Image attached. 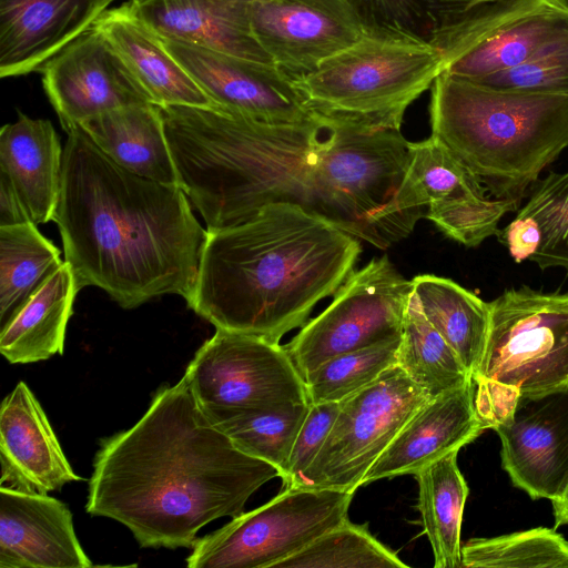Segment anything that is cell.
Masks as SVG:
<instances>
[{
	"mask_svg": "<svg viewBox=\"0 0 568 568\" xmlns=\"http://www.w3.org/2000/svg\"><path fill=\"white\" fill-rule=\"evenodd\" d=\"M274 477L210 422L183 376L132 427L101 440L85 510L126 526L141 547L192 548L202 527L244 513Z\"/></svg>",
	"mask_w": 568,
	"mask_h": 568,
	"instance_id": "cell-1",
	"label": "cell"
},
{
	"mask_svg": "<svg viewBox=\"0 0 568 568\" xmlns=\"http://www.w3.org/2000/svg\"><path fill=\"white\" fill-rule=\"evenodd\" d=\"M67 134L52 221L79 290L98 286L125 310L165 294L186 301L207 231L182 187L122 168L79 125Z\"/></svg>",
	"mask_w": 568,
	"mask_h": 568,
	"instance_id": "cell-2",
	"label": "cell"
},
{
	"mask_svg": "<svg viewBox=\"0 0 568 568\" xmlns=\"http://www.w3.org/2000/svg\"><path fill=\"white\" fill-rule=\"evenodd\" d=\"M361 252L359 239L326 219L300 204L272 203L207 231L186 303L215 328L280 343L336 293Z\"/></svg>",
	"mask_w": 568,
	"mask_h": 568,
	"instance_id": "cell-3",
	"label": "cell"
},
{
	"mask_svg": "<svg viewBox=\"0 0 568 568\" xmlns=\"http://www.w3.org/2000/svg\"><path fill=\"white\" fill-rule=\"evenodd\" d=\"M160 110L180 185L207 231L242 223L276 202L327 220L320 162L328 120L270 123L196 106Z\"/></svg>",
	"mask_w": 568,
	"mask_h": 568,
	"instance_id": "cell-4",
	"label": "cell"
},
{
	"mask_svg": "<svg viewBox=\"0 0 568 568\" xmlns=\"http://www.w3.org/2000/svg\"><path fill=\"white\" fill-rule=\"evenodd\" d=\"M432 134L493 197L520 205L568 148V97L500 90L443 71L432 85Z\"/></svg>",
	"mask_w": 568,
	"mask_h": 568,
	"instance_id": "cell-5",
	"label": "cell"
},
{
	"mask_svg": "<svg viewBox=\"0 0 568 568\" xmlns=\"http://www.w3.org/2000/svg\"><path fill=\"white\" fill-rule=\"evenodd\" d=\"M488 306L485 349L471 378L477 414L493 428L519 396L568 388V293L523 285Z\"/></svg>",
	"mask_w": 568,
	"mask_h": 568,
	"instance_id": "cell-6",
	"label": "cell"
},
{
	"mask_svg": "<svg viewBox=\"0 0 568 568\" xmlns=\"http://www.w3.org/2000/svg\"><path fill=\"white\" fill-rule=\"evenodd\" d=\"M445 65L432 47L365 36L293 82L322 119L400 130L407 108Z\"/></svg>",
	"mask_w": 568,
	"mask_h": 568,
	"instance_id": "cell-7",
	"label": "cell"
},
{
	"mask_svg": "<svg viewBox=\"0 0 568 568\" xmlns=\"http://www.w3.org/2000/svg\"><path fill=\"white\" fill-rule=\"evenodd\" d=\"M329 122L320 165L331 221L359 240L387 248L408 236L417 223L395 204L410 142L396 129Z\"/></svg>",
	"mask_w": 568,
	"mask_h": 568,
	"instance_id": "cell-8",
	"label": "cell"
},
{
	"mask_svg": "<svg viewBox=\"0 0 568 568\" xmlns=\"http://www.w3.org/2000/svg\"><path fill=\"white\" fill-rule=\"evenodd\" d=\"M354 493L285 487L268 503L196 538L190 568H275L347 517Z\"/></svg>",
	"mask_w": 568,
	"mask_h": 568,
	"instance_id": "cell-9",
	"label": "cell"
},
{
	"mask_svg": "<svg viewBox=\"0 0 568 568\" xmlns=\"http://www.w3.org/2000/svg\"><path fill=\"white\" fill-rule=\"evenodd\" d=\"M412 293L413 281L386 255L353 271L331 304L285 345L303 379L335 356L400 338Z\"/></svg>",
	"mask_w": 568,
	"mask_h": 568,
	"instance_id": "cell-10",
	"label": "cell"
},
{
	"mask_svg": "<svg viewBox=\"0 0 568 568\" xmlns=\"http://www.w3.org/2000/svg\"><path fill=\"white\" fill-rule=\"evenodd\" d=\"M429 399L398 365L390 367L339 402L323 447L291 486L354 493L405 423Z\"/></svg>",
	"mask_w": 568,
	"mask_h": 568,
	"instance_id": "cell-11",
	"label": "cell"
},
{
	"mask_svg": "<svg viewBox=\"0 0 568 568\" xmlns=\"http://www.w3.org/2000/svg\"><path fill=\"white\" fill-rule=\"evenodd\" d=\"M202 410L310 404L285 346L216 328L183 375Z\"/></svg>",
	"mask_w": 568,
	"mask_h": 568,
	"instance_id": "cell-12",
	"label": "cell"
},
{
	"mask_svg": "<svg viewBox=\"0 0 568 568\" xmlns=\"http://www.w3.org/2000/svg\"><path fill=\"white\" fill-rule=\"evenodd\" d=\"M368 37L439 51L446 65L540 0H344ZM445 65V68H446Z\"/></svg>",
	"mask_w": 568,
	"mask_h": 568,
	"instance_id": "cell-13",
	"label": "cell"
},
{
	"mask_svg": "<svg viewBox=\"0 0 568 568\" xmlns=\"http://www.w3.org/2000/svg\"><path fill=\"white\" fill-rule=\"evenodd\" d=\"M162 39L221 111L270 123L322 120L308 109L293 79L277 67Z\"/></svg>",
	"mask_w": 568,
	"mask_h": 568,
	"instance_id": "cell-14",
	"label": "cell"
},
{
	"mask_svg": "<svg viewBox=\"0 0 568 568\" xmlns=\"http://www.w3.org/2000/svg\"><path fill=\"white\" fill-rule=\"evenodd\" d=\"M40 72L45 94L65 132L95 114L152 103L118 53L93 27L57 52Z\"/></svg>",
	"mask_w": 568,
	"mask_h": 568,
	"instance_id": "cell-15",
	"label": "cell"
},
{
	"mask_svg": "<svg viewBox=\"0 0 568 568\" xmlns=\"http://www.w3.org/2000/svg\"><path fill=\"white\" fill-rule=\"evenodd\" d=\"M251 24L263 50L293 80L366 36L344 0H253Z\"/></svg>",
	"mask_w": 568,
	"mask_h": 568,
	"instance_id": "cell-16",
	"label": "cell"
},
{
	"mask_svg": "<svg viewBox=\"0 0 568 568\" xmlns=\"http://www.w3.org/2000/svg\"><path fill=\"white\" fill-rule=\"evenodd\" d=\"M501 442V465L532 499H555L568 485V388L519 396L493 427Z\"/></svg>",
	"mask_w": 568,
	"mask_h": 568,
	"instance_id": "cell-17",
	"label": "cell"
},
{
	"mask_svg": "<svg viewBox=\"0 0 568 568\" xmlns=\"http://www.w3.org/2000/svg\"><path fill=\"white\" fill-rule=\"evenodd\" d=\"M116 1L0 0V77L40 72Z\"/></svg>",
	"mask_w": 568,
	"mask_h": 568,
	"instance_id": "cell-18",
	"label": "cell"
},
{
	"mask_svg": "<svg viewBox=\"0 0 568 568\" xmlns=\"http://www.w3.org/2000/svg\"><path fill=\"white\" fill-rule=\"evenodd\" d=\"M0 468L1 487L30 494H49L82 480L24 382H19L1 404Z\"/></svg>",
	"mask_w": 568,
	"mask_h": 568,
	"instance_id": "cell-19",
	"label": "cell"
},
{
	"mask_svg": "<svg viewBox=\"0 0 568 568\" xmlns=\"http://www.w3.org/2000/svg\"><path fill=\"white\" fill-rule=\"evenodd\" d=\"M68 506L0 486V568H90Z\"/></svg>",
	"mask_w": 568,
	"mask_h": 568,
	"instance_id": "cell-20",
	"label": "cell"
},
{
	"mask_svg": "<svg viewBox=\"0 0 568 568\" xmlns=\"http://www.w3.org/2000/svg\"><path fill=\"white\" fill-rule=\"evenodd\" d=\"M486 429L475 406V383L430 398L400 428L363 484L418 471L473 442Z\"/></svg>",
	"mask_w": 568,
	"mask_h": 568,
	"instance_id": "cell-21",
	"label": "cell"
},
{
	"mask_svg": "<svg viewBox=\"0 0 568 568\" xmlns=\"http://www.w3.org/2000/svg\"><path fill=\"white\" fill-rule=\"evenodd\" d=\"M92 27L110 43L153 104L220 110L130 1L105 11Z\"/></svg>",
	"mask_w": 568,
	"mask_h": 568,
	"instance_id": "cell-22",
	"label": "cell"
},
{
	"mask_svg": "<svg viewBox=\"0 0 568 568\" xmlns=\"http://www.w3.org/2000/svg\"><path fill=\"white\" fill-rule=\"evenodd\" d=\"M252 1L134 0L130 2L135 13L164 39L275 65L253 34Z\"/></svg>",
	"mask_w": 568,
	"mask_h": 568,
	"instance_id": "cell-23",
	"label": "cell"
},
{
	"mask_svg": "<svg viewBox=\"0 0 568 568\" xmlns=\"http://www.w3.org/2000/svg\"><path fill=\"white\" fill-rule=\"evenodd\" d=\"M63 148L51 121L21 112L0 130V174L11 183L31 222L53 220L59 202Z\"/></svg>",
	"mask_w": 568,
	"mask_h": 568,
	"instance_id": "cell-24",
	"label": "cell"
},
{
	"mask_svg": "<svg viewBox=\"0 0 568 568\" xmlns=\"http://www.w3.org/2000/svg\"><path fill=\"white\" fill-rule=\"evenodd\" d=\"M78 125L122 168L142 178L181 186L159 105L121 106L90 116Z\"/></svg>",
	"mask_w": 568,
	"mask_h": 568,
	"instance_id": "cell-25",
	"label": "cell"
},
{
	"mask_svg": "<svg viewBox=\"0 0 568 568\" xmlns=\"http://www.w3.org/2000/svg\"><path fill=\"white\" fill-rule=\"evenodd\" d=\"M568 22V0H540L477 40L445 72L477 81L527 61Z\"/></svg>",
	"mask_w": 568,
	"mask_h": 568,
	"instance_id": "cell-26",
	"label": "cell"
},
{
	"mask_svg": "<svg viewBox=\"0 0 568 568\" xmlns=\"http://www.w3.org/2000/svg\"><path fill=\"white\" fill-rule=\"evenodd\" d=\"M79 287L69 263L42 284L0 328V352L11 364H29L63 354L68 322Z\"/></svg>",
	"mask_w": 568,
	"mask_h": 568,
	"instance_id": "cell-27",
	"label": "cell"
},
{
	"mask_svg": "<svg viewBox=\"0 0 568 568\" xmlns=\"http://www.w3.org/2000/svg\"><path fill=\"white\" fill-rule=\"evenodd\" d=\"M526 204L498 235L516 263L568 272V171L551 172L529 190Z\"/></svg>",
	"mask_w": 568,
	"mask_h": 568,
	"instance_id": "cell-28",
	"label": "cell"
},
{
	"mask_svg": "<svg viewBox=\"0 0 568 568\" xmlns=\"http://www.w3.org/2000/svg\"><path fill=\"white\" fill-rule=\"evenodd\" d=\"M486 193L481 181L430 135L410 142L408 164L395 204L400 213L418 221Z\"/></svg>",
	"mask_w": 568,
	"mask_h": 568,
	"instance_id": "cell-29",
	"label": "cell"
},
{
	"mask_svg": "<svg viewBox=\"0 0 568 568\" xmlns=\"http://www.w3.org/2000/svg\"><path fill=\"white\" fill-rule=\"evenodd\" d=\"M412 281L413 294L425 317L456 352L471 376L485 349L488 303L446 277L422 274Z\"/></svg>",
	"mask_w": 568,
	"mask_h": 568,
	"instance_id": "cell-30",
	"label": "cell"
},
{
	"mask_svg": "<svg viewBox=\"0 0 568 568\" xmlns=\"http://www.w3.org/2000/svg\"><path fill=\"white\" fill-rule=\"evenodd\" d=\"M452 452L415 477L424 531L434 554L435 568H460V529L468 486Z\"/></svg>",
	"mask_w": 568,
	"mask_h": 568,
	"instance_id": "cell-31",
	"label": "cell"
},
{
	"mask_svg": "<svg viewBox=\"0 0 568 568\" xmlns=\"http://www.w3.org/2000/svg\"><path fill=\"white\" fill-rule=\"evenodd\" d=\"M60 254L33 222L0 226V328L63 264Z\"/></svg>",
	"mask_w": 568,
	"mask_h": 568,
	"instance_id": "cell-32",
	"label": "cell"
},
{
	"mask_svg": "<svg viewBox=\"0 0 568 568\" xmlns=\"http://www.w3.org/2000/svg\"><path fill=\"white\" fill-rule=\"evenodd\" d=\"M310 404L203 410L243 453L273 465L280 477Z\"/></svg>",
	"mask_w": 568,
	"mask_h": 568,
	"instance_id": "cell-33",
	"label": "cell"
},
{
	"mask_svg": "<svg viewBox=\"0 0 568 568\" xmlns=\"http://www.w3.org/2000/svg\"><path fill=\"white\" fill-rule=\"evenodd\" d=\"M396 365L430 398L471 379L456 352L425 317L413 293L404 317Z\"/></svg>",
	"mask_w": 568,
	"mask_h": 568,
	"instance_id": "cell-34",
	"label": "cell"
},
{
	"mask_svg": "<svg viewBox=\"0 0 568 568\" xmlns=\"http://www.w3.org/2000/svg\"><path fill=\"white\" fill-rule=\"evenodd\" d=\"M568 568V540L538 527L462 546L460 568Z\"/></svg>",
	"mask_w": 568,
	"mask_h": 568,
	"instance_id": "cell-35",
	"label": "cell"
},
{
	"mask_svg": "<svg viewBox=\"0 0 568 568\" xmlns=\"http://www.w3.org/2000/svg\"><path fill=\"white\" fill-rule=\"evenodd\" d=\"M386 567L407 568L408 566L372 536L365 525H354L348 519L275 566V568Z\"/></svg>",
	"mask_w": 568,
	"mask_h": 568,
	"instance_id": "cell-36",
	"label": "cell"
},
{
	"mask_svg": "<svg viewBox=\"0 0 568 568\" xmlns=\"http://www.w3.org/2000/svg\"><path fill=\"white\" fill-rule=\"evenodd\" d=\"M400 338L335 356L305 379L310 404L341 402L375 382L397 363Z\"/></svg>",
	"mask_w": 568,
	"mask_h": 568,
	"instance_id": "cell-37",
	"label": "cell"
},
{
	"mask_svg": "<svg viewBox=\"0 0 568 568\" xmlns=\"http://www.w3.org/2000/svg\"><path fill=\"white\" fill-rule=\"evenodd\" d=\"M474 82L500 90L568 97V22L520 65Z\"/></svg>",
	"mask_w": 568,
	"mask_h": 568,
	"instance_id": "cell-38",
	"label": "cell"
},
{
	"mask_svg": "<svg viewBox=\"0 0 568 568\" xmlns=\"http://www.w3.org/2000/svg\"><path fill=\"white\" fill-rule=\"evenodd\" d=\"M518 209L514 201L483 195L454 204L428 220L447 237L475 247L493 235L498 236L500 220Z\"/></svg>",
	"mask_w": 568,
	"mask_h": 568,
	"instance_id": "cell-39",
	"label": "cell"
},
{
	"mask_svg": "<svg viewBox=\"0 0 568 568\" xmlns=\"http://www.w3.org/2000/svg\"><path fill=\"white\" fill-rule=\"evenodd\" d=\"M339 410V402L310 404L306 418L295 438L281 475L291 486L310 467L323 447Z\"/></svg>",
	"mask_w": 568,
	"mask_h": 568,
	"instance_id": "cell-40",
	"label": "cell"
},
{
	"mask_svg": "<svg viewBox=\"0 0 568 568\" xmlns=\"http://www.w3.org/2000/svg\"><path fill=\"white\" fill-rule=\"evenodd\" d=\"M31 222L9 180L0 174V226Z\"/></svg>",
	"mask_w": 568,
	"mask_h": 568,
	"instance_id": "cell-41",
	"label": "cell"
},
{
	"mask_svg": "<svg viewBox=\"0 0 568 568\" xmlns=\"http://www.w3.org/2000/svg\"><path fill=\"white\" fill-rule=\"evenodd\" d=\"M555 529L568 524V485L562 494L552 499Z\"/></svg>",
	"mask_w": 568,
	"mask_h": 568,
	"instance_id": "cell-42",
	"label": "cell"
}]
</instances>
